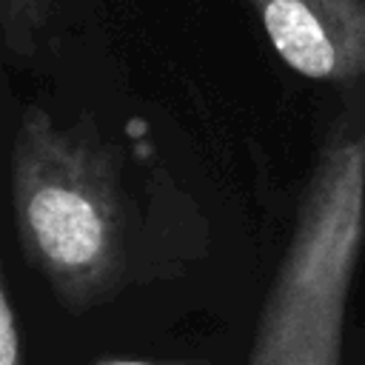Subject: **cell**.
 <instances>
[{
    "instance_id": "1",
    "label": "cell",
    "mask_w": 365,
    "mask_h": 365,
    "mask_svg": "<svg viewBox=\"0 0 365 365\" xmlns=\"http://www.w3.org/2000/svg\"><path fill=\"white\" fill-rule=\"evenodd\" d=\"M20 251L57 302L83 314L111 302L131 279V202L123 154L80 111L60 123L29 103L9 157Z\"/></svg>"
},
{
    "instance_id": "2",
    "label": "cell",
    "mask_w": 365,
    "mask_h": 365,
    "mask_svg": "<svg viewBox=\"0 0 365 365\" xmlns=\"http://www.w3.org/2000/svg\"><path fill=\"white\" fill-rule=\"evenodd\" d=\"M365 234V120L328 137L262 305L248 365H339Z\"/></svg>"
},
{
    "instance_id": "3",
    "label": "cell",
    "mask_w": 365,
    "mask_h": 365,
    "mask_svg": "<svg viewBox=\"0 0 365 365\" xmlns=\"http://www.w3.org/2000/svg\"><path fill=\"white\" fill-rule=\"evenodd\" d=\"M279 60L317 83H365V0H242Z\"/></svg>"
},
{
    "instance_id": "4",
    "label": "cell",
    "mask_w": 365,
    "mask_h": 365,
    "mask_svg": "<svg viewBox=\"0 0 365 365\" xmlns=\"http://www.w3.org/2000/svg\"><path fill=\"white\" fill-rule=\"evenodd\" d=\"M54 11L57 0H0V40L6 51L17 60L34 57Z\"/></svg>"
},
{
    "instance_id": "5",
    "label": "cell",
    "mask_w": 365,
    "mask_h": 365,
    "mask_svg": "<svg viewBox=\"0 0 365 365\" xmlns=\"http://www.w3.org/2000/svg\"><path fill=\"white\" fill-rule=\"evenodd\" d=\"M0 365H23V336L20 319L11 305L6 274H3V254H0Z\"/></svg>"
},
{
    "instance_id": "6",
    "label": "cell",
    "mask_w": 365,
    "mask_h": 365,
    "mask_svg": "<svg viewBox=\"0 0 365 365\" xmlns=\"http://www.w3.org/2000/svg\"><path fill=\"white\" fill-rule=\"evenodd\" d=\"M94 365H208L202 359H160V362H148V359H97Z\"/></svg>"
}]
</instances>
